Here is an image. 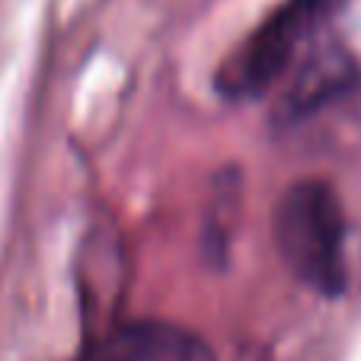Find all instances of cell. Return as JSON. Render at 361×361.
<instances>
[{"instance_id":"obj_3","label":"cell","mask_w":361,"mask_h":361,"mask_svg":"<svg viewBox=\"0 0 361 361\" xmlns=\"http://www.w3.org/2000/svg\"><path fill=\"white\" fill-rule=\"evenodd\" d=\"M361 80L358 64L342 51L339 45H323L314 48L304 61L294 68L291 80L285 83L275 106V122L294 128V125L307 122V118L320 116L326 106L336 99L348 96Z\"/></svg>"},{"instance_id":"obj_2","label":"cell","mask_w":361,"mask_h":361,"mask_svg":"<svg viewBox=\"0 0 361 361\" xmlns=\"http://www.w3.org/2000/svg\"><path fill=\"white\" fill-rule=\"evenodd\" d=\"M326 0H285L272 16L252 29V35L227 58L218 74V87L227 99H252L275 87L285 68L294 61L298 45L320 20Z\"/></svg>"},{"instance_id":"obj_1","label":"cell","mask_w":361,"mask_h":361,"mask_svg":"<svg viewBox=\"0 0 361 361\" xmlns=\"http://www.w3.org/2000/svg\"><path fill=\"white\" fill-rule=\"evenodd\" d=\"M279 256L300 285L336 298L345 291V214L326 179H298L272 214Z\"/></svg>"},{"instance_id":"obj_4","label":"cell","mask_w":361,"mask_h":361,"mask_svg":"<svg viewBox=\"0 0 361 361\" xmlns=\"http://www.w3.org/2000/svg\"><path fill=\"white\" fill-rule=\"evenodd\" d=\"M102 361H218L198 333L166 320H135L118 326L102 348Z\"/></svg>"}]
</instances>
